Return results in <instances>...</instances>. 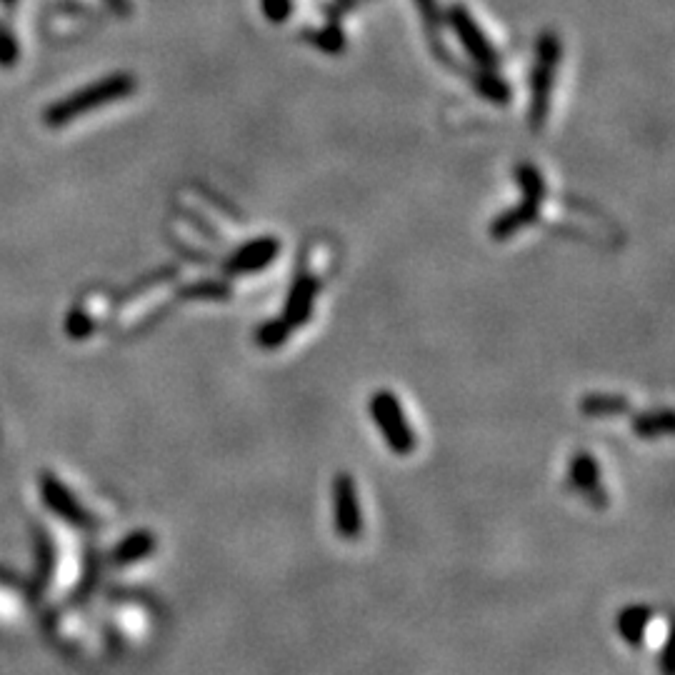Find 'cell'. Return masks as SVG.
I'll use <instances>...</instances> for the list:
<instances>
[{
  "label": "cell",
  "instance_id": "cell-3",
  "mask_svg": "<svg viewBox=\"0 0 675 675\" xmlns=\"http://www.w3.org/2000/svg\"><path fill=\"white\" fill-rule=\"evenodd\" d=\"M448 23L453 25L460 45L468 50V55L480 65V68L483 70L498 68V53H495L493 45L488 43L485 33L480 30V25L475 23L473 15L468 13L465 5H453V8L448 10Z\"/></svg>",
  "mask_w": 675,
  "mask_h": 675
},
{
  "label": "cell",
  "instance_id": "cell-10",
  "mask_svg": "<svg viewBox=\"0 0 675 675\" xmlns=\"http://www.w3.org/2000/svg\"><path fill=\"white\" fill-rule=\"evenodd\" d=\"M263 13L270 23H283L293 13V0H263Z\"/></svg>",
  "mask_w": 675,
  "mask_h": 675
},
{
  "label": "cell",
  "instance_id": "cell-2",
  "mask_svg": "<svg viewBox=\"0 0 675 675\" xmlns=\"http://www.w3.org/2000/svg\"><path fill=\"white\" fill-rule=\"evenodd\" d=\"M515 175H518V183H520V188H523V203H520L518 208H510L508 213H503L498 220L490 223V238L493 240L513 238V235L520 233L525 225L538 220L540 203H543V198H545L543 175L538 173L535 165H528V163L520 165Z\"/></svg>",
  "mask_w": 675,
  "mask_h": 675
},
{
  "label": "cell",
  "instance_id": "cell-4",
  "mask_svg": "<svg viewBox=\"0 0 675 675\" xmlns=\"http://www.w3.org/2000/svg\"><path fill=\"white\" fill-rule=\"evenodd\" d=\"M370 413H373V418L378 420L380 428H383L385 440H388L398 453H408V450L413 448V435H410L408 423H405V415L398 398H393V395L385 393V390L383 393L373 395V400H370Z\"/></svg>",
  "mask_w": 675,
  "mask_h": 675
},
{
  "label": "cell",
  "instance_id": "cell-9",
  "mask_svg": "<svg viewBox=\"0 0 675 675\" xmlns=\"http://www.w3.org/2000/svg\"><path fill=\"white\" fill-rule=\"evenodd\" d=\"M473 85L483 98L493 100V103H508L510 100L508 83L495 70H480L478 75H473Z\"/></svg>",
  "mask_w": 675,
  "mask_h": 675
},
{
  "label": "cell",
  "instance_id": "cell-8",
  "mask_svg": "<svg viewBox=\"0 0 675 675\" xmlns=\"http://www.w3.org/2000/svg\"><path fill=\"white\" fill-rule=\"evenodd\" d=\"M415 5L420 8V18H423L425 33H428V40H430V48H433V53L438 55L443 63L455 65L453 60H450L448 50H445L443 40H440V25H443V18H440L438 0H415Z\"/></svg>",
  "mask_w": 675,
  "mask_h": 675
},
{
  "label": "cell",
  "instance_id": "cell-1",
  "mask_svg": "<svg viewBox=\"0 0 675 675\" xmlns=\"http://www.w3.org/2000/svg\"><path fill=\"white\" fill-rule=\"evenodd\" d=\"M560 63V38L550 30H545L535 45V65L530 75V108L528 123L533 130L543 128L550 110V93H553L555 73Z\"/></svg>",
  "mask_w": 675,
  "mask_h": 675
},
{
  "label": "cell",
  "instance_id": "cell-7",
  "mask_svg": "<svg viewBox=\"0 0 675 675\" xmlns=\"http://www.w3.org/2000/svg\"><path fill=\"white\" fill-rule=\"evenodd\" d=\"M335 508H338V525L343 535H358L360 515L358 498L353 493V483L348 478H340L335 483Z\"/></svg>",
  "mask_w": 675,
  "mask_h": 675
},
{
  "label": "cell",
  "instance_id": "cell-6",
  "mask_svg": "<svg viewBox=\"0 0 675 675\" xmlns=\"http://www.w3.org/2000/svg\"><path fill=\"white\" fill-rule=\"evenodd\" d=\"M318 295V280L310 278L308 273L300 275L293 283L288 295V303H285V328H293V325L305 323L310 318V308H313V300Z\"/></svg>",
  "mask_w": 675,
  "mask_h": 675
},
{
  "label": "cell",
  "instance_id": "cell-5",
  "mask_svg": "<svg viewBox=\"0 0 675 675\" xmlns=\"http://www.w3.org/2000/svg\"><path fill=\"white\" fill-rule=\"evenodd\" d=\"M278 250L280 243L275 238H270V235L250 240V243H245L243 248L230 255L228 263H225V270L228 273H258V270L268 268L278 258Z\"/></svg>",
  "mask_w": 675,
  "mask_h": 675
}]
</instances>
